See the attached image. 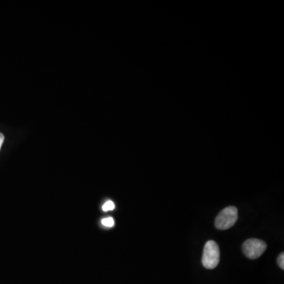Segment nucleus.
Returning a JSON list of instances; mask_svg holds the SVG:
<instances>
[{
    "mask_svg": "<svg viewBox=\"0 0 284 284\" xmlns=\"http://www.w3.org/2000/svg\"><path fill=\"white\" fill-rule=\"evenodd\" d=\"M219 262V248L215 241L210 240L204 245L202 264L207 269H213Z\"/></svg>",
    "mask_w": 284,
    "mask_h": 284,
    "instance_id": "nucleus-1",
    "label": "nucleus"
},
{
    "mask_svg": "<svg viewBox=\"0 0 284 284\" xmlns=\"http://www.w3.org/2000/svg\"><path fill=\"white\" fill-rule=\"evenodd\" d=\"M238 219V209L229 206L222 210L215 218V226L219 230H227L234 226Z\"/></svg>",
    "mask_w": 284,
    "mask_h": 284,
    "instance_id": "nucleus-2",
    "label": "nucleus"
},
{
    "mask_svg": "<svg viewBox=\"0 0 284 284\" xmlns=\"http://www.w3.org/2000/svg\"><path fill=\"white\" fill-rule=\"evenodd\" d=\"M267 249V244L262 240L257 238H250L246 240L242 245L244 254L249 259H256L260 257Z\"/></svg>",
    "mask_w": 284,
    "mask_h": 284,
    "instance_id": "nucleus-3",
    "label": "nucleus"
},
{
    "mask_svg": "<svg viewBox=\"0 0 284 284\" xmlns=\"http://www.w3.org/2000/svg\"><path fill=\"white\" fill-rule=\"evenodd\" d=\"M101 223L104 226L108 227H112L114 225H115V221H114L113 218L108 217L105 218V219H103L101 221Z\"/></svg>",
    "mask_w": 284,
    "mask_h": 284,
    "instance_id": "nucleus-4",
    "label": "nucleus"
},
{
    "mask_svg": "<svg viewBox=\"0 0 284 284\" xmlns=\"http://www.w3.org/2000/svg\"><path fill=\"white\" fill-rule=\"evenodd\" d=\"M103 210L104 212H108V211H112L115 208V204L113 201H108L103 205Z\"/></svg>",
    "mask_w": 284,
    "mask_h": 284,
    "instance_id": "nucleus-5",
    "label": "nucleus"
},
{
    "mask_svg": "<svg viewBox=\"0 0 284 284\" xmlns=\"http://www.w3.org/2000/svg\"><path fill=\"white\" fill-rule=\"evenodd\" d=\"M277 262H278V264L279 267L284 269V253L283 252H281L280 254L278 255V259H277Z\"/></svg>",
    "mask_w": 284,
    "mask_h": 284,
    "instance_id": "nucleus-6",
    "label": "nucleus"
},
{
    "mask_svg": "<svg viewBox=\"0 0 284 284\" xmlns=\"http://www.w3.org/2000/svg\"><path fill=\"white\" fill-rule=\"evenodd\" d=\"M4 135L0 133V149H1V147H2L3 144H4Z\"/></svg>",
    "mask_w": 284,
    "mask_h": 284,
    "instance_id": "nucleus-7",
    "label": "nucleus"
}]
</instances>
